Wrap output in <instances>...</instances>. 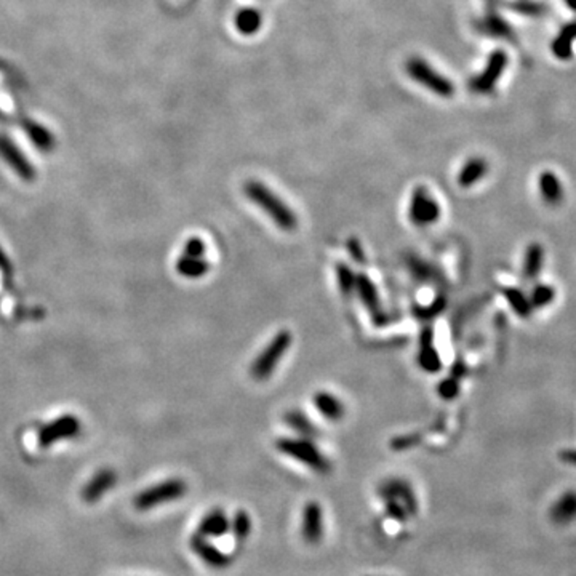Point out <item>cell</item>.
Instances as JSON below:
<instances>
[{
  "label": "cell",
  "instance_id": "cell-1",
  "mask_svg": "<svg viewBox=\"0 0 576 576\" xmlns=\"http://www.w3.org/2000/svg\"><path fill=\"white\" fill-rule=\"evenodd\" d=\"M243 192L256 207L261 208L277 228L282 231L292 232L298 228V217L296 213L279 197L274 191L267 188L260 181H247L243 186Z\"/></svg>",
  "mask_w": 576,
  "mask_h": 576
},
{
  "label": "cell",
  "instance_id": "cell-2",
  "mask_svg": "<svg viewBox=\"0 0 576 576\" xmlns=\"http://www.w3.org/2000/svg\"><path fill=\"white\" fill-rule=\"evenodd\" d=\"M276 447L283 455L296 459L298 463L312 469L314 473L328 474L331 471V463L328 461V458L309 439L283 437L276 442Z\"/></svg>",
  "mask_w": 576,
  "mask_h": 576
},
{
  "label": "cell",
  "instance_id": "cell-3",
  "mask_svg": "<svg viewBox=\"0 0 576 576\" xmlns=\"http://www.w3.org/2000/svg\"><path fill=\"white\" fill-rule=\"evenodd\" d=\"M293 336L288 330L277 331V335L267 343L266 347L258 354L250 366V375L256 381H264L274 373L276 366L281 364L282 357L287 354L288 347L292 346Z\"/></svg>",
  "mask_w": 576,
  "mask_h": 576
},
{
  "label": "cell",
  "instance_id": "cell-4",
  "mask_svg": "<svg viewBox=\"0 0 576 576\" xmlns=\"http://www.w3.org/2000/svg\"><path fill=\"white\" fill-rule=\"evenodd\" d=\"M407 72L410 77L420 85H424L429 91L435 93V95L450 98L455 93V85L450 80L445 79L440 72L435 71L429 66L428 61L421 60V58H411L407 61Z\"/></svg>",
  "mask_w": 576,
  "mask_h": 576
},
{
  "label": "cell",
  "instance_id": "cell-5",
  "mask_svg": "<svg viewBox=\"0 0 576 576\" xmlns=\"http://www.w3.org/2000/svg\"><path fill=\"white\" fill-rule=\"evenodd\" d=\"M440 218V205L439 202L429 194V191L424 186H418L413 191L410 207H409V219L418 228H426L434 223H437Z\"/></svg>",
  "mask_w": 576,
  "mask_h": 576
},
{
  "label": "cell",
  "instance_id": "cell-6",
  "mask_svg": "<svg viewBox=\"0 0 576 576\" xmlns=\"http://www.w3.org/2000/svg\"><path fill=\"white\" fill-rule=\"evenodd\" d=\"M508 66V55L503 50H494L488 58L484 71L469 82V89L475 93H490Z\"/></svg>",
  "mask_w": 576,
  "mask_h": 576
},
{
  "label": "cell",
  "instance_id": "cell-7",
  "mask_svg": "<svg viewBox=\"0 0 576 576\" xmlns=\"http://www.w3.org/2000/svg\"><path fill=\"white\" fill-rule=\"evenodd\" d=\"M378 494H380L383 501H389V499H391V501L402 504L410 517L416 516L418 501L415 492H413L409 482H405L402 479L384 480L380 488H378Z\"/></svg>",
  "mask_w": 576,
  "mask_h": 576
},
{
  "label": "cell",
  "instance_id": "cell-8",
  "mask_svg": "<svg viewBox=\"0 0 576 576\" xmlns=\"http://www.w3.org/2000/svg\"><path fill=\"white\" fill-rule=\"evenodd\" d=\"M186 490H188V487H186L183 480L172 479V480L162 482V484L144 492L141 497L138 498L136 504L143 509L153 508V506H159L162 503L174 501V499L181 498L186 493Z\"/></svg>",
  "mask_w": 576,
  "mask_h": 576
},
{
  "label": "cell",
  "instance_id": "cell-9",
  "mask_svg": "<svg viewBox=\"0 0 576 576\" xmlns=\"http://www.w3.org/2000/svg\"><path fill=\"white\" fill-rule=\"evenodd\" d=\"M356 293L362 301V305L365 306V309L369 311V314L373 319V322L376 325H384L386 324V314L381 309V302L380 296H378V290L375 287V283L371 282V279L366 274H359L356 276Z\"/></svg>",
  "mask_w": 576,
  "mask_h": 576
},
{
  "label": "cell",
  "instance_id": "cell-10",
  "mask_svg": "<svg viewBox=\"0 0 576 576\" xmlns=\"http://www.w3.org/2000/svg\"><path fill=\"white\" fill-rule=\"evenodd\" d=\"M301 535L307 544L316 546L324 538V509L316 501H311L302 509Z\"/></svg>",
  "mask_w": 576,
  "mask_h": 576
},
{
  "label": "cell",
  "instance_id": "cell-11",
  "mask_svg": "<svg viewBox=\"0 0 576 576\" xmlns=\"http://www.w3.org/2000/svg\"><path fill=\"white\" fill-rule=\"evenodd\" d=\"M191 548L194 549V552L199 556L203 562L207 563L208 567L212 568H226L231 565L232 558L231 556L224 554L223 551H219L217 546H213L208 538L202 537V535H196L194 538L191 539Z\"/></svg>",
  "mask_w": 576,
  "mask_h": 576
},
{
  "label": "cell",
  "instance_id": "cell-12",
  "mask_svg": "<svg viewBox=\"0 0 576 576\" xmlns=\"http://www.w3.org/2000/svg\"><path fill=\"white\" fill-rule=\"evenodd\" d=\"M576 40V20L567 23L551 44V51L557 60L567 61L573 56V42Z\"/></svg>",
  "mask_w": 576,
  "mask_h": 576
},
{
  "label": "cell",
  "instance_id": "cell-13",
  "mask_svg": "<svg viewBox=\"0 0 576 576\" xmlns=\"http://www.w3.org/2000/svg\"><path fill=\"white\" fill-rule=\"evenodd\" d=\"M539 192L543 200L548 203L549 207H558L563 200V186L554 172L546 170L539 174L538 178Z\"/></svg>",
  "mask_w": 576,
  "mask_h": 576
},
{
  "label": "cell",
  "instance_id": "cell-14",
  "mask_svg": "<svg viewBox=\"0 0 576 576\" xmlns=\"http://www.w3.org/2000/svg\"><path fill=\"white\" fill-rule=\"evenodd\" d=\"M231 522L223 509H213L203 517L199 527V535L205 538H218L229 532Z\"/></svg>",
  "mask_w": 576,
  "mask_h": 576
},
{
  "label": "cell",
  "instance_id": "cell-15",
  "mask_svg": "<svg viewBox=\"0 0 576 576\" xmlns=\"http://www.w3.org/2000/svg\"><path fill=\"white\" fill-rule=\"evenodd\" d=\"M488 170H490V167H488V162L485 159L473 157V159H469L461 167V170H459L456 177V181L461 188H473L474 184L479 183L485 177Z\"/></svg>",
  "mask_w": 576,
  "mask_h": 576
},
{
  "label": "cell",
  "instance_id": "cell-16",
  "mask_svg": "<svg viewBox=\"0 0 576 576\" xmlns=\"http://www.w3.org/2000/svg\"><path fill=\"white\" fill-rule=\"evenodd\" d=\"M544 266V248L539 242H532L527 247L525 255H523L522 276L527 281H535L538 279Z\"/></svg>",
  "mask_w": 576,
  "mask_h": 576
},
{
  "label": "cell",
  "instance_id": "cell-17",
  "mask_svg": "<svg viewBox=\"0 0 576 576\" xmlns=\"http://www.w3.org/2000/svg\"><path fill=\"white\" fill-rule=\"evenodd\" d=\"M314 405H316L320 415L330 421H340L346 411L341 400L327 391L314 394Z\"/></svg>",
  "mask_w": 576,
  "mask_h": 576
},
{
  "label": "cell",
  "instance_id": "cell-18",
  "mask_svg": "<svg viewBox=\"0 0 576 576\" xmlns=\"http://www.w3.org/2000/svg\"><path fill=\"white\" fill-rule=\"evenodd\" d=\"M551 520L557 525H567L576 519V492L570 490L561 494L554 506L551 508Z\"/></svg>",
  "mask_w": 576,
  "mask_h": 576
},
{
  "label": "cell",
  "instance_id": "cell-19",
  "mask_svg": "<svg viewBox=\"0 0 576 576\" xmlns=\"http://www.w3.org/2000/svg\"><path fill=\"white\" fill-rule=\"evenodd\" d=\"M79 430V421L74 420L71 416L60 418L55 423L49 424L42 429V434H40V440L42 444H53L58 439L69 437V435H74Z\"/></svg>",
  "mask_w": 576,
  "mask_h": 576
},
{
  "label": "cell",
  "instance_id": "cell-20",
  "mask_svg": "<svg viewBox=\"0 0 576 576\" xmlns=\"http://www.w3.org/2000/svg\"><path fill=\"white\" fill-rule=\"evenodd\" d=\"M0 154L5 157V160L8 162L11 168H15V170L18 172L23 178L29 179L34 177V172H32L31 165H29V162L21 155L18 148L10 143L8 138L0 136Z\"/></svg>",
  "mask_w": 576,
  "mask_h": 576
},
{
  "label": "cell",
  "instance_id": "cell-21",
  "mask_svg": "<svg viewBox=\"0 0 576 576\" xmlns=\"http://www.w3.org/2000/svg\"><path fill=\"white\" fill-rule=\"evenodd\" d=\"M283 421L290 429H293L295 433H298L305 439L317 437L319 430L316 429V426H314L309 418H307L305 413L300 410H290L285 413Z\"/></svg>",
  "mask_w": 576,
  "mask_h": 576
},
{
  "label": "cell",
  "instance_id": "cell-22",
  "mask_svg": "<svg viewBox=\"0 0 576 576\" xmlns=\"http://www.w3.org/2000/svg\"><path fill=\"white\" fill-rule=\"evenodd\" d=\"M503 296L506 298V301L509 302L511 309L514 311L519 317L528 319L533 314L535 309L532 307L530 298H528V295L523 293L520 288H517V287L504 288L503 290Z\"/></svg>",
  "mask_w": 576,
  "mask_h": 576
},
{
  "label": "cell",
  "instance_id": "cell-23",
  "mask_svg": "<svg viewBox=\"0 0 576 576\" xmlns=\"http://www.w3.org/2000/svg\"><path fill=\"white\" fill-rule=\"evenodd\" d=\"M482 31L488 36H494V37H503L506 40H511V42H516V34L512 31L511 26L506 23L503 18H499V16H488L484 21L480 23L479 26Z\"/></svg>",
  "mask_w": 576,
  "mask_h": 576
},
{
  "label": "cell",
  "instance_id": "cell-24",
  "mask_svg": "<svg viewBox=\"0 0 576 576\" xmlns=\"http://www.w3.org/2000/svg\"><path fill=\"white\" fill-rule=\"evenodd\" d=\"M210 264L203 258H191V256H181L177 263V269L181 276L188 279H197L205 276Z\"/></svg>",
  "mask_w": 576,
  "mask_h": 576
},
{
  "label": "cell",
  "instance_id": "cell-25",
  "mask_svg": "<svg viewBox=\"0 0 576 576\" xmlns=\"http://www.w3.org/2000/svg\"><path fill=\"white\" fill-rule=\"evenodd\" d=\"M261 15L260 11L245 8L242 11H238V15L236 16V27L241 34H245V36H252V34L258 32L261 27Z\"/></svg>",
  "mask_w": 576,
  "mask_h": 576
},
{
  "label": "cell",
  "instance_id": "cell-26",
  "mask_svg": "<svg viewBox=\"0 0 576 576\" xmlns=\"http://www.w3.org/2000/svg\"><path fill=\"white\" fill-rule=\"evenodd\" d=\"M528 298H530L533 309H544L546 306H549V305H552V302H554L556 288L549 283H537L532 288V292H530V295H528Z\"/></svg>",
  "mask_w": 576,
  "mask_h": 576
},
{
  "label": "cell",
  "instance_id": "cell-27",
  "mask_svg": "<svg viewBox=\"0 0 576 576\" xmlns=\"http://www.w3.org/2000/svg\"><path fill=\"white\" fill-rule=\"evenodd\" d=\"M418 365L426 371V373H437L442 369V360L434 345L421 346L418 352Z\"/></svg>",
  "mask_w": 576,
  "mask_h": 576
},
{
  "label": "cell",
  "instance_id": "cell-28",
  "mask_svg": "<svg viewBox=\"0 0 576 576\" xmlns=\"http://www.w3.org/2000/svg\"><path fill=\"white\" fill-rule=\"evenodd\" d=\"M336 277H338L340 290L345 298H351L356 292V274H354L351 267L345 263L336 264Z\"/></svg>",
  "mask_w": 576,
  "mask_h": 576
},
{
  "label": "cell",
  "instance_id": "cell-29",
  "mask_svg": "<svg viewBox=\"0 0 576 576\" xmlns=\"http://www.w3.org/2000/svg\"><path fill=\"white\" fill-rule=\"evenodd\" d=\"M252 532V519L247 514V511H238L232 519V533L237 541H245Z\"/></svg>",
  "mask_w": 576,
  "mask_h": 576
},
{
  "label": "cell",
  "instance_id": "cell-30",
  "mask_svg": "<svg viewBox=\"0 0 576 576\" xmlns=\"http://www.w3.org/2000/svg\"><path fill=\"white\" fill-rule=\"evenodd\" d=\"M445 309V298H435L430 305L428 306H415L413 314L420 319V320H433L439 316V314L444 312Z\"/></svg>",
  "mask_w": 576,
  "mask_h": 576
},
{
  "label": "cell",
  "instance_id": "cell-31",
  "mask_svg": "<svg viewBox=\"0 0 576 576\" xmlns=\"http://www.w3.org/2000/svg\"><path fill=\"white\" fill-rule=\"evenodd\" d=\"M517 13L527 15V16H543L546 13V5L541 2H535V0H519V2L512 4Z\"/></svg>",
  "mask_w": 576,
  "mask_h": 576
},
{
  "label": "cell",
  "instance_id": "cell-32",
  "mask_svg": "<svg viewBox=\"0 0 576 576\" xmlns=\"http://www.w3.org/2000/svg\"><path fill=\"white\" fill-rule=\"evenodd\" d=\"M25 130H27L29 136L32 138V141L36 143L39 148L49 149V148L51 146V144H53V138L50 136V133L46 132L44 127L34 125V124H27V128H25Z\"/></svg>",
  "mask_w": 576,
  "mask_h": 576
},
{
  "label": "cell",
  "instance_id": "cell-33",
  "mask_svg": "<svg viewBox=\"0 0 576 576\" xmlns=\"http://www.w3.org/2000/svg\"><path fill=\"white\" fill-rule=\"evenodd\" d=\"M459 391H461V388H459V380L453 376L442 380L437 388V392L444 400H455L459 395Z\"/></svg>",
  "mask_w": 576,
  "mask_h": 576
},
{
  "label": "cell",
  "instance_id": "cell-34",
  "mask_svg": "<svg viewBox=\"0 0 576 576\" xmlns=\"http://www.w3.org/2000/svg\"><path fill=\"white\" fill-rule=\"evenodd\" d=\"M113 480H114V475L110 473H103V474L98 475L95 479V482H93V484H95L96 487H89V493H87V498L98 497V494H100L101 492L106 490L108 485L113 484Z\"/></svg>",
  "mask_w": 576,
  "mask_h": 576
},
{
  "label": "cell",
  "instance_id": "cell-35",
  "mask_svg": "<svg viewBox=\"0 0 576 576\" xmlns=\"http://www.w3.org/2000/svg\"><path fill=\"white\" fill-rule=\"evenodd\" d=\"M203 253H205V243H203L202 238L199 237H192L186 242L184 245V256H191V258H202Z\"/></svg>",
  "mask_w": 576,
  "mask_h": 576
},
{
  "label": "cell",
  "instance_id": "cell-36",
  "mask_svg": "<svg viewBox=\"0 0 576 576\" xmlns=\"http://www.w3.org/2000/svg\"><path fill=\"white\" fill-rule=\"evenodd\" d=\"M384 508H386V514L391 517L392 520H397V522H405L407 519H409V512L405 511V508L402 504H399V503H395V501H391V499H389V501H384Z\"/></svg>",
  "mask_w": 576,
  "mask_h": 576
},
{
  "label": "cell",
  "instance_id": "cell-37",
  "mask_svg": "<svg viewBox=\"0 0 576 576\" xmlns=\"http://www.w3.org/2000/svg\"><path fill=\"white\" fill-rule=\"evenodd\" d=\"M418 442H420V435H418V434L399 435V437H395L391 442V447H392V450H395V452H402V450H407V448L416 445Z\"/></svg>",
  "mask_w": 576,
  "mask_h": 576
},
{
  "label": "cell",
  "instance_id": "cell-38",
  "mask_svg": "<svg viewBox=\"0 0 576 576\" xmlns=\"http://www.w3.org/2000/svg\"><path fill=\"white\" fill-rule=\"evenodd\" d=\"M347 252H349V255L352 256V260L356 261V263H359V264H365L366 263V258H365V252H364V248H362V245H360V242L357 241V238H349L347 241Z\"/></svg>",
  "mask_w": 576,
  "mask_h": 576
},
{
  "label": "cell",
  "instance_id": "cell-39",
  "mask_svg": "<svg viewBox=\"0 0 576 576\" xmlns=\"http://www.w3.org/2000/svg\"><path fill=\"white\" fill-rule=\"evenodd\" d=\"M558 456L563 463L567 464H572V466H576V450L575 448H567V450H562L558 453Z\"/></svg>",
  "mask_w": 576,
  "mask_h": 576
},
{
  "label": "cell",
  "instance_id": "cell-40",
  "mask_svg": "<svg viewBox=\"0 0 576 576\" xmlns=\"http://www.w3.org/2000/svg\"><path fill=\"white\" fill-rule=\"evenodd\" d=\"M434 345V335H433V328L426 327L421 330V335H420V347L421 346H430Z\"/></svg>",
  "mask_w": 576,
  "mask_h": 576
},
{
  "label": "cell",
  "instance_id": "cell-41",
  "mask_svg": "<svg viewBox=\"0 0 576 576\" xmlns=\"http://www.w3.org/2000/svg\"><path fill=\"white\" fill-rule=\"evenodd\" d=\"M466 371H468L466 365H464L463 362H456L452 369V376L456 378V380H461V378L466 376Z\"/></svg>",
  "mask_w": 576,
  "mask_h": 576
},
{
  "label": "cell",
  "instance_id": "cell-42",
  "mask_svg": "<svg viewBox=\"0 0 576 576\" xmlns=\"http://www.w3.org/2000/svg\"><path fill=\"white\" fill-rule=\"evenodd\" d=\"M565 4L570 10H573L576 13V0H565Z\"/></svg>",
  "mask_w": 576,
  "mask_h": 576
}]
</instances>
